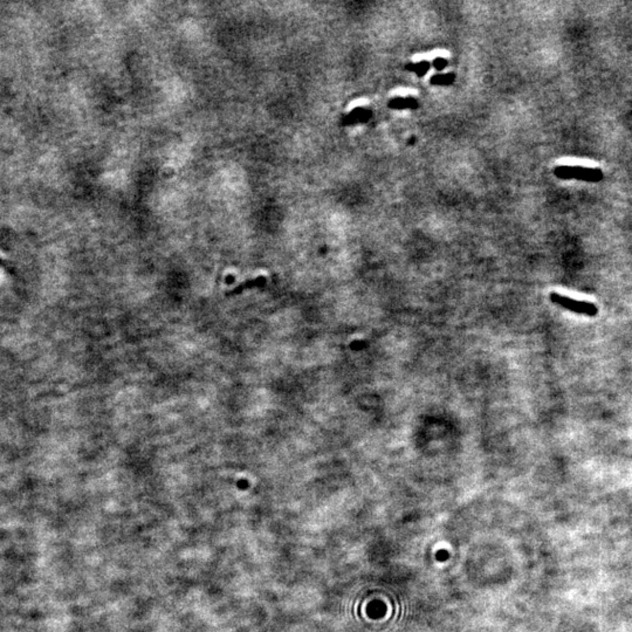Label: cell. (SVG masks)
<instances>
[{
	"instance_id": "cell-6",
	"label": "cell",
	"mask_w": 632,
	"mask_h": 632,
	"mask_svg": "<svg viewBox=\"0 0 632 632\" xmlns=\"http://www.w3.org/2000/svg\"><path fill=\"white\" fill-rule=\"evenodd\" d=\"M430 66H431L430 62L419 61V62H413V64H409L406 66V69L412 71L414 74H417L418 76H423L430 70Z\"/></svg>"
},
{
	"instance_id": "cell-1",
	"label": "cell",
	"mask_w": 632,
	"mask_h": 632,
	"mask_svg": "<svg viewBox=\"0 0 632 632\" xmlns=\"http://www.w3.org/2000/svg\"><path fill=\"white\" fill-rule=\"evenodd\" d=\"M554 174L561 180H578L588 183H598L604 177L600 169L580 165H560L554 170Z\"/></svg>"
},
{
	"instance_id": "cell-3",
	"label": "cell",
	"mask_w": 632,
	"mask_h": 632,
	"mask_svg": "<svg viewBox=\"0 0 632 632\" xmlns=\"http://www.w3.org/2000/svg\"><path fill=\"white\" fill-rule=\"evenodd\" d=\"M371 116V110L362 108V107H357V108H354L351 110L350 113H348L342 118V122H343L344 126H355V124L365 123V122L370 120Z\"/></svg>"
},
{
	"instance_id": "cell-5",
	"label": "cell",
	"mask_w": 632,
	"mask_h": 632,
	"mask_svg": "<svg viewBox=\"0 0 632 632\" xmlns=\"http://www.w3.org/2000/svg\"><path fill=\"white\" fill-rule=\"evenodd\" d=\"M455 75L452 73L447 74H437L431 77V83L434 86H450L454 82Z\"/></svg>"
},
{
	"instance_id": "cell-7",
	"label": "cell",
	"mask_w": 632,
	"mask_h": 632,
	"mask_svg": "<svg viewBox=\"0 0 632 632\" xmlns=\"http://www.w3.org/2000/svg\"><path fill=\"white\" fill-rule=\"evenodd\" d=\"M447 64H449V62H447L446 59L444 58H436L433 61H432V66H433L437 70L445 69L447 67Z\"/></svg>"
},
{
	"instance_id": "cell-4",
	"label": "cell",
	"mask_w": 632,
	"mask_h": 632,
	"mask_svg": "<svg viewBox=\"0 0 632 632\" xmlns=\"http://www.w3.org/2000/svg\"><path fill=\"white\" fill-rule=\"evenodd\" d=\"M389 107L395 110L416 109L418 108V101L413 97H395L390 100Z\"/></svg>"
},
{
	"instance_id": "cell-2",
	"label": "cell",
	"mask_w": 632,
	"mask_h": 632,
	"mask_svg": "<svg viewBox=\"0 0 632 632\" xmlns=\"http://www.w3.org/2000/svg\"><path fill=\"white\" fill-rule=\"evenodd\" d=\"M550 299L554 303L568 309V311L576 313V314H582L587 316H595L597 314V307L589 302H582V301H576L570 297L563 296L557 293H553L550 295Z\"/></svg>"
},
{
	"instance_id": "cell-8",
	"label": "cell",
	"mask_w": 632,
	"mask_h": 632,
	"mask_svg": "<svg viewBox=\"0 0 632 632\" xmlns=\"http://www.w3.org/2000/svg\"><path fill=\"white\" fill-rule=\"evenodd\" d=\"M6 265H7V264H6V261L4 260V259H2V258H1V256H0V266H2V267H6Z\"/></svg>"
}]
</instances>
